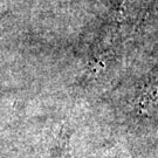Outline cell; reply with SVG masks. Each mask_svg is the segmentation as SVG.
<instances>
[{"label": "cell", "instance_id": "obj_1", "mask_svg": "<svg viewBox=\"0 0 158 158\" xmlns=\"http://www.w3.org/2000/svg\"><path fill=\"white\" fill-rule=\"evenodd\" d=\"M152 0H122L116 18L115 32L111 36L110 49L118 46L121 42L129 39L130 35L139 28L147 17Z\"/></svg>", "mask_w": 158, "mask_h": 158}, {"label": "cell", "instance_id": "obj_2", "mask_svg": "<svg viewBox=\"0 0 158 158\" xmlns=\"http://www.w3.org/2000/svg\"><path fill=\"white\" fill-rule=\"evenodd\" d=\"M137 107L145 114L158 113V77L144 88L137 100Z\"/></svg>", "mask_w": 158, "mask_h": 158}]
</instances>
